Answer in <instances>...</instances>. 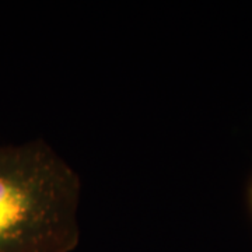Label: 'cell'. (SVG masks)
I'll return each instance as SVG.
<instances>
[{
    "label": "cell",
    "mask_w": 252,
    "mask_h": 252,
    "mask_svg": "<svg viewBox=\"0 0 252 252\" xmlns=\"http://www.w3.org/2000/svg\"><path fill=\"white\" fill-rule=\"evenodd\" d=\"M80 190L77 172L45 140L0 146V252H72Z\"/></svg>",
    "instance_id": "6da1fadb"
},
{
    "label": "cell",
    "mask_w": 252,
    "mask_h": 252,
    "mask_svg": "<svg viewBox=\"0 0 252 252\" xmlns=\"http://www.w3.org/2000/svg\"><path fill=\"white\" fill-rule=\"evenodd\" d=\"M250 205H251V210H252V181H251V185H250Z\"/></svg>",
    "instance_id": "7a4b0ae2"
}]
</instances>
